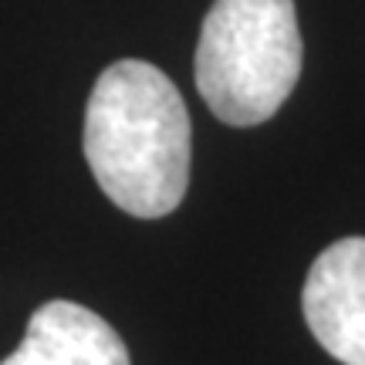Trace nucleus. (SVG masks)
<instances>
[{"label":"nucleus","instance_id":"4","mask_svg":"<svg viewBox=\"0 0 365 365\" xmlns=\"http://www.w3.org/2000/svg\"><path fill=\"white\" fill-rule=\"evenodd\" d=\"M0 365H132L125 341L102 314L75 301H48L31 314L24 341Z\"/></svg>","mask_w":365,"mask_h":365},{"label":"nucleus","instance_id":"1","mask_svg":"<svg viewBox=\"0 0 365 365\" xmlns=\"http://www.w3.org/2000/svg\"><path fill=\"white\" fill-rule=\"evenodd\" d=\"M85 159L118 210L166 217L190 186V112L180 88L149 61H115L85 105Z\"/></svg>","mask_w":365,"mask_h":365},{"label":"nucleus","instance_id":"2","mask_svg":"<svg viewBox=\"0 0 365 365\" xmlns=\"http://www.w3.org/2000/svg\"><path fill=\"white\" fill-rule=\"evenodd\" d=\"M294 0H213L196 44V88L227 125H261L301 75Z\"/></svg>","mask_w":365,"mask_h":365},{"label":"nucleus","instance_id":"3","mask_svg":"<svg viewBox=\"0 0 365 365\" xmlns=\"http://www.w3.org/2000/svg\"><path fill=\"white\" fill-rule=\"evenodd\" d=\"M301 308L331 359L365 365V237H341L314 257Z\"/></svg>","mask_w":365,"mask_h":365}]
</instances>
